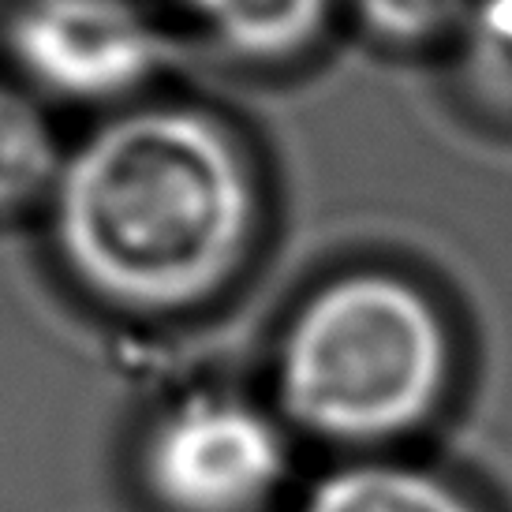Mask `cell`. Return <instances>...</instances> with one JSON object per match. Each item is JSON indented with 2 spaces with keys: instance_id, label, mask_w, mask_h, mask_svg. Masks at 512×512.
I'll return each mask as SVG.
<instances>
[{
  "instance_id": "cell-6",
  "label": "cell",
  "mask_w": 512,
  "mask_h": 512,
  "mask_svg": "<svg viewBox=\"0 0 512 512\" xmlns=\"http://www.w3.org/2000/svg\"><path fill=\"white\" fill-rule=\"evenodd\" d=\"M299 512H483L468 494L427 468L400 460H352L322 475Z\"/></svg>"
},
{
  "instance_id": "cell-4",
  "label": "cell",
  "mask_w": 512,
  "mask_h": 512,
  "mask_svg": "<svg viewBox=\"0 0 512 512\" xmlns=\"http://www.w3.org/2000/svg\"><path fill=\"white\" fill-rule=\"evenodd\" d=\"M4 45L34 90L72 105L128 101L169 57L139 0H15Z\"/></svg>"
},
{
  "instance_id": "cell-3",
  "label": "cell",
  "mask_w": 512,
  "mask_h": 512,
  "mask_svg": "<svg viewBox=\"0 0 512 512\" xmlns=\"http://www.w3.org/2000/svg\"><path fill=\"white\" fill-rule=\"evenodd\" d=\"M139 479L157 512H262L288 479L285 427L232 393H191L150 423Z\"/></svg>"
},
{
  "instance_id": "cell-8",
  "label": "cell",
  "mask_w": 512,
  "mask_h": 512,
  "mask_svg": "<svg viewBox=\"0 0 512 512\" xmlns=\"http://www.w3.org/2000/svg\"><path fill=\"white\" fill-rule=\"evenodd\" d=\"M460 75L479 109L512 120V0H471L460 27Z\"/></svg>"
},
{
  "instance_id": "cell-2",
  "label": "cell",
  "mask_w": 512,
  "mask_h": 512,
  "mask_svg": "<svg viewBox=\"0 0 512 512\" xmlns=\"http://www.w3.org/2000/svg\"><path fill=\"white\" fill-rule=\"evenodd\" d=\"M453 363V329L430 292L404 273L352 270L288 318L273 389L288 427L370 453L441 412Z\"/></svg>"
},
{
  "instance_id": "cell-7",
  "label": "cell",
  "mask_w": 512,
  "mask_h": 512,
  "mask_svg": "<svg viewBox=\"0 0 512 512\" xmlns=\"http://www.w3.org/2000/svg\"><path fill=\"white\" fill-rule=\"evenodd\" d=\"M64 169L57 131L23 86L0 79V214H19L53 195Z\"/></svg>"
},
{
  "instance_id": "cell-5",
  "label": "cell",
  "mask_w": 512,
  "mask_h": 512,
  "mask_svg": "<svg viewBox=\"0 0 512 512\" xmlns=\"http://www.w3.org/2000/svg\"><path fill=\"white\" fill-rule=\"evenodd\" d=\"M217 49L243 64H285L326 30L333 0H184Z\"/></svg>"
},
{
  "instance_id": "cell-9",
  "label": "cell",
  "mask_w": 512,
  "mask_h": 512,
  "mask_svg": "<svg viewBox=\"0 0 512 512\" xmlns=\"http://www.w3.org/2000/svg\"><path fill=\"white\" fill-rule=\"evenodd\" d=\"M352 8L378 42L419 49L464 27L471 0H352Z\"/></svg>"
},
{
  "instance_id": "cell-1",
  "label": "cell",
  "mask_w": 512,
  "mask_h": 512,
  "mask_svg": "<svg viewBox=\"0 0 512 512\" xmlns=\"http://www.w3.org/2000/svg\"><path fill=\"white\" fill-rule=\"evenodd\" d=\"M53 243L101 307L176 318L243 273L262 191L243 143L199 105H131L94 128L53 187Z\"/></svg>"
}]
</instances>
